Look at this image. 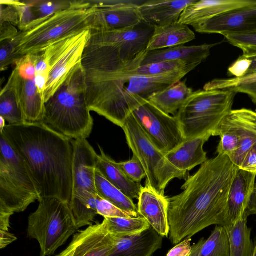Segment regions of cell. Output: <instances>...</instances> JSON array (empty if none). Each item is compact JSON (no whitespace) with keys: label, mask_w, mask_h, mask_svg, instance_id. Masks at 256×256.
<instances>
[{"label":"cell","mask_w":256,"mask_h":256,"mask_svg":"<svg viewBox=\"0 0 256 256\" xmlns=\"http://www.w3.org/2000/svg\"><path fill=\"white\" fill-rule=\"evenodd\" d=\"M5 120L0 116V132H2L4 127L6 126Z\"/></svg>","instance_id":"55"},{"label":"cell","mask_w":256,"mask_h":256,"mask_svg":"<svg viewBox=\"0 0 256 256\" xmlns=\"http://www.w3.org/2000/svg\"><path fill=\"white\" fill-rule=\"evenodd\" d=\"M236 94L228 89L193 92L175 116L184 140L217 136L219 124L232 110Z\"/></svg>","instance_id":"5"},{"label":"cell","mask_w":256,"mask_h":256,"mask_svg":"<svg viewBox=\"0 0 256 256\" xmlns=\"http://www.w3.org/2000/svg\"><path fill=\"white\" fill-rule=\"evenodd\" d=\"M138 200L139 215L160 236L168 237L170 232L168 198L146 183Z\"/></svg>","instance_id":"16"},{"label":"cell","mask_w":256,"mask_h":256,"mask_svg":"<svg viewBox=\"0 0 256 256\" xmlns=\"http://www.w3.org/2000/svg\"><path fill=\"white\" fill-rule=\"evenodd\" d=\"M142 62L124 63L89 39L81 64L90 110L122 128L127 117L152 95L180 81L198 66L147 76L136 72Z\"/></svg>","instance_id":"1"},{"label":"cell","mask_w":256,"mask_h":256,"mask_svg":"<svg viewBox=\"0 0 256 256\" xmlns=\"http://www.w3.org/2000/svg\"><path fill=\"white\" fill-rule=\"evenodd\" d=\"M12 74L25 122H42L45 114V102L38 91L34 80L22 78L16 68Z\"/></svg>","instance_id":"21"},{"label":"cell","mask_w":256,"mask_h":256,"mask_svg":"<svg viewBox=\"0 0 256 256\" xmlns=\"http://www.w3.org/2000/svg\"><path fill=\"white\" fill-rule=\"evenodd\" d=\"M18 33L16 28L11 23H2L0 28V42L12 39L17 36Z\"/></svg>","instance_id":"46"},{"label":"cell","mask_w":256,"mask_h":256,"mask_svg":"<svg viewBox=\"0 0 256 256\" xmlns=\"http://www.w3.org/2000/svg\"><path fill=\"white\" fill-rule=\"evenodd\" d=\"M253 256H256V245H254V253Z\"/></svg>","instance_id":"56"},{"label":"cell","mask_w":256,"mask_h":256,"mask_svg":"<svg viewBox=\"0 0 256 256\" xmlns=\"http://www.w3.org/2000/svg\"><path fill=\"white\" fill-rule=\"evenodd\" d=\"M244 57H246V56H244ZM246 58H250L252 60L251 66L248 70V74L246 75L256 74V55L250 56H247Z\"/></svg>","instance_id":"54"},{"label":"cell","mask_w":256,"mask_h":256,"mask_svg":"<svg viewBox=\"0 0 256 256\" xmlns=\"http://www.w3.org/2000/svg\"><path fill=\"white\" fill-rule=\"evenodd\" d=\"M21 36V32L14 38L0 42V70L1 72L8 69L22 56L17 54V46Z\"/></svg>","instance_id":"36"},{"label":"cell","mask_w":256,"mask_h":256,"mask_svg":"<svg viewBox=\"0 0 256 256\" xmlns=\"http://www.w3.org/2000/svg\"><path fill=\"white\" fill-rule=\"evenodd\" d=\"M98 8L90 30L95 32L130 30L142 22L138 6L144 0H94Z\"/></svg>","instance_id":"14"},{"label":"cell","mask_w":256,"mask_h":256,"mask_svg":"<svg viewBox=\"0 0 256 256\" xmlns=\"http://www.w3.org/2000/svg\"><path fill=\"white\" fill-rule=\"evenodd\" d=\"M251 64L250 58L242 55L228 68V74L233 78L244 77L247 74Z\"/></svg>","instance_id":"42"},{"label":"cell","mask_w":256,"mask_h":256,"mask_svg":"<svg viewBox=\"0 0 256 256\" xmlns=\"http://www.w3.org/2000/svg\"><path fill=\"white\" fill-rule=\"evenodd\" d=\"M16 68L20 76L25 80L34 79L36 70L32 54L24 55L16 62Z\"/></svg>","instance_id":"40"},{"label":"cell","mask_w":256,"mask_h":256,"mask_svg":"<svg viewBox=\"0 0 256 256\" xmlns=\"http://www.w3.org/2000/svg\"><path fill=\"white\" fill-rule=\"evenodd\" d=\"M95 182L98 194L131 217L139 216L138 206L132 200L108 181L96 168Z\"/></svg>","instance_id":"28"},{"label":"cell","mask_w":256,"mask_h":256,"mask_svg":"<svg viewBox=\"0 0 256 256\" xmlns=\"http://www.w3.org/2000/svg\"><path fill=\"white\" fill-rule=\"evenodd\" d=\"M0 133L24 160L39 200L56 198L70 204L72 192V140L42 122L6 125Z\"/></svg>","instance_id":"3"},{"label":"cell","mask_w":256,"mask_h":256,"mask_svg":"<svg viewBox=\"0 0 256 256\" xmlns=\"http://www.w3.org/2000/svg\"></svg>","instance_id":"58"},{"label":"cell","mask_w":256,"mask_h":256,"mask_svg":"<svg viewBox=\"0 0 256 256\" xmlns=\"http://www.w3.org/2000/svg\"><path fill=\"white\" fill-rule=\"evenodd\" d=\"M116 237V243L108 256H152L162 246L163 237L151 226L134 236Z\"/></svg>","instance_id":"20"},{"label":"cell","mask_w":256,"mask_h":256,"mask_svg":"<svg viewBox=\"0 0 256 256\" xmlns=\"http://www.w3.org/2000/svg\"><path fill=\"white\" fill-rule=\"evenodd\" d=\"M0 4L12 6L16 8L18 16V28L20 32L27 30L30 26L35 20L32 6L30 0H0Z\"/></svg>","instance_id":"37"},{"label":"cell","mask_w":256,"mask_h":256,"mask_svg":"<svg viewBox=\"0 0 256 256\" xmlns=\"http://www.w3.org/2000/svg\"><path fill=\"white\" fill-rule=\"evenodd\" d=\"M109 232L116 236H132L148 229L150 226L142 216L104 218Z\"/></svg>","instance_id":"31"},{"label":"cell","mask_w":256,"mask_h":256,"mask_svg":"<svg viewBox=\"0 0 256 256\" xmlns=\"http://www.w3.org/2000/svg\"><path fill=\"white\" fill-rule=\"evenodd\" d=\"M205 240L204 238H201L198 242L192 246L191 254L189 256H198L201 248Z\"/></svg>","instance_id":"53"},{"label":"cell","mask_w":256,"mask_h":256,"mask_svg":"<svg viewBox=\"0 0 256 256\" xmlns=\"http://www.w3.org/2000/svg\"><path fill=\"white\" fill-rule=\"evenodd\" d=\"M85 94L84 75L80 64L45 103L42 122L71 140L86 139L92 132L94 120Z\"/></svg>","instance_id":"4"},{"label":"cell","mask_w":256,"mask_h":256,"mask_svg":"<svg viewBox=\"0 0 256 256\" xmlns=\"http://www.w3.org/2000/svg\"><path fill=\"white\" fill-rule=\"evenodd\" d=\"M118 164L126 174L136 182L140 183L146 176L142 164L135 156L133 155L132 158L128 160L118 162Z\"/></svg>","instance_id":"39"},{"label":"cell","mask_w":256,"mask_h":256,"mask_svg":"<svg viewBox=\"0 0 256 256\" xmlns=\"http://www.w3.org/2000/svg\"><path fill=\"white\" fill-rule=\"evenodd\" d=\"M195 34L188 26L179 22L154 27L148 46V52L182 46L194 40Z\"/></svg>","instance_id":"26"},{"label":"cell","mask_w":256,"mask_h":256,"mask_svg":"<svg viewBox=\"0 0 256 256\" xmlns=\"http://www.w3.org/2000/svg\"><path fill=\"white\" fill-rule=\"evenodd\" d=\"M236 93L247 94L253 103L256 104V83L239 86L231 89Z\"/></svg>","instance_id":"47"},{"label":"cell","mask_w":256,"mask_h":256,"mask_svg":"<svg viewBox=\"0 0 256 256\" xmlns=\"http://www.w3.org/2000/svg\"><path fill=\"white\" fill-rule=\"evenodd\" d=\"M230 245L224 226H216L204 242L198 256H230Z\"/></svg>","instance_id":"33"},{"label":"cell","mask_w":256,"mask_h":256,"mask_svg":"<svg viewBox=\"0 0 256 256\" xmlns=\"http://www.w3.org/2000/svg\"><path fill=\"white\" fill-rule=\"evenodd\" d=\"M80 238V232H78L74 235L72 241L66 248L56 256H74L75 250L79 242Z\"/></svg>","instance_id":"49"},{"label":"cell","mask_w":256,"mask_h":256,"mask_svg":"<svg viewBox=\"0 0 256 256\" xmlns=\"http://www.w3.org/2000/svg\"><path fill=\"white\" fill-rule=\"evenodd\" d=\"M72 192L70 204L78 228L92 226L98 212L95 170L98 154L86 138L72 140Z\"/></svg>","instance_id":"9"},{"label":"cell","mask_w":256,"mask_h":256,"mask_svg":"<svg viewBox=\"0 0 256 256\" xmlns=\"http://www.w3.org/2000/svg\"><path fill=\"white\" fill-rule=\"evenodd\" d=\"M217 136L220 138L218 154L228 156L240 168L256 145V112L245 108L232 110L220 124Z\"/></svg>","instance_id":"12"},{"label":"cell","mask_w":256,"mask_h":256,"mask_svg":"<svg viewBox=\"0 0 256 256\" xmlns=\"http://www.w3.org/2000/svg\"><path fill=\"white\" fill-rule=\"evenodd\" d=\"M12 214L0 213V230L9 231L10 219Z\"/></svg>","instance_id":"52"},{"label":"cell","mask_w":256,"mask_h":256,"mask_svg":"<svg viewBox=\"0 0 256 256\" xmlns=\"http://www.w3.org/2000/svg\"><path fill=\"white\" fill-rule=\"evenodd\" d=\"M190 64L180 60H168L140 66L136 70L138 74L154 76L182 70Z\"/></svg>","instance_id":"34"},{"label":"cell","mask_w":256,"mask_h":256,"mask_svg":"<svg viewBox=\"0 0 256 256\" xmlns=\"http://www.w3.org/2000/svg\"><path fill=\"white\" fill-rule=\"evenodd\" d=\"M218 43L204 44L199 46H178L162 50L148 52L142 65H146L162 61L180 60L188 64H200L210 55V50Z\"/></svg>","instance_id":"24"},{"label":"cell","mask_w":256,"mask_h":256,"mask_svg":"<svg viewBox=\"0 0 256 256\" xmlns=\"http://www.w3.org/2000/svg\"><path fill=\"white\" fill-rule=\"evenodd\" d=\"M86 2L87 0H30L32 6L35 20L30 26L28 30L40 24L58 12L83 5Z\"/></svg>","instance_id":"32"},{"label":"cell","mask_w":256,"mask_h":256,"mask_svg":"<svg viewBox=\"0 0 256 256\" xmlns=\"http://www.w3.org/2000/svg\"><path fill=\"white\" fill-rule=\"evenodd\" d=\"M16 236L9 231L0 230V248H5L8 244L16 240Z\"/></svg>","instance_id":"51"},{"label":"cell","mask_w":256,"mask_h":256,"mask_svg":"<svg viewBox=\"0 0 256 256\" xmlns=\"http://www.w3.org/2000/svg\"><path fill=\"white\" fill-rule=\"evenodd\" d=\"M210 136L206 135L184 140L176 148L164 154L165 156L173 166L186 174L188 172L208 160L204 145Z\"/></svg>","instance_id":"22"},{"label":"cell","mask_w":256,"mask_h":256,"mask_svg":"<svg viewBox=\"0 0 256 256\" xmlns=\"http://www.w3.org/2000/svg\"><path fill=\"white\" fill-rule=\"evenodd\" d=\"M256 83V73L240 78H216L208 82L204 86V90L231 89L244 84Z\"/></svg>","instance_id":"38"},{"label":"cell","mask_w":256,"mask_h":256,"mask_svg":"<svg viewBox=\"0 0 256 256\" xmlns=\"http://www.w3.org/2000/svg\"><path fill=\"white\" fill-rule=\"evenodd\" d=\"M98 8L94 0L58 12L34 28L21 32L17 46L20 56L42 52L51 44L84 30H90L92 18Z\"/></svg>","instance_id":"6"},{"label":"cell","mask_w":256,"mask_h":256,"mask_svg":"<svg viewBox=\"0 0 256 256\" xmlns=\"http://www.w3.org/2000/svg\"><path fill=\"white\" fill-rule=\"evenodd\" d=\"M192 92V90L187 86L186 80H180L154 94L148 101L167 114H176Z\"/></svg>","instance_id":"27"},{"label":"cell","mask_w":256,"mask_h":256,"mask_svg":"<svg viewBox=\"0 0 256 256\" xmlns=\"http://www.w3.org/2000/svg\"><path fill=\"white\" fill-rule=\"evenodd\" d=\"M38 200L24 160L0 133V213L22 212Z\"/></svg>","instance_id":"7"},{"label":"cell","mask_w":256,"mask_h":256,"mask_svg":"<svg viewBox=\"0 0 256 256\" xmlns=\"http://www.w3.org/2000/svg\"><path fill=\"white\" fill-rule=\"evenodd\" d=\"M155 146L164 154L184 140L176 117L147 101L132 112Z\"/></svg>","instance_id":"13"},{"label":"cell","mask_w":256,"mask_h":256,"mask_svg":"<svg viewBox=\"0 0 256 256\" xmlns=\"http://www.w3.org/2000/svg\"><path fill=\"white\" fill-rule=\"evenodd\" d=\"M256 173L238 168L231 184L228 199V210L231 222L242 220L256 183Z\"/></svg>","instance_id":"23"},{"label":"cell","mask_w":256,"mask_h":256,"mask_svg":"<svg viewBox=\"0 0 256 256\" xmlns=\"http://www.w3.org/2000/svg\"><path fill=\"white\" fill-rule=\"evenodd\" d=\"M245 214L242 220L224 226L229 239L230 256H253L254 244L250 238L252 228L247 225Z\"/></svg>","instance_id":"29"},{"label":"cell","mask_w":256,"mask_h":256,"mask_svg":"<svg viewBox=\"0 0 256 256\" xmlns=\"http://www.w3.org/2000/svg\"><path fill=\"white\" fill-rule=\"evenodd\" d=\"M256 2V0H196L185 8L178 22L192 26Z\"/></svg>","instance_id":"18"},{"label":"cell","mask_w":256,"mask_h":256,"mask_svg":"<svg viewBox=\"0 0 256 256\" xmlns=\"http://www.w3.org/2000/svg\"><path fill=\"white\" fill-rule=\"evenodd\" d=\"M0 116L7 121L8 124H18L25 122L12 74L5 86L0 91Z\"/></svg>","instance_id":"30"},{"label":"cell","mask_w":256,"mask_h":256,"mask_svg":"<svg viewBox=\"0 0 256 256\" xmlns=\"http://www.w3.org/2000/svg\"><path fill=\"white\" fill-rule=\"evenodd\" d=\"M90 36V30H84L51 44L40 52L49 68L44 96L45 103L56 92L72 70L81 64Z\"/></svg>","instance_id":"11"},{"label":"cell","mask_w":256,"mask_h":256,"mask_svg":"<svg viewBox=\"0 0 256 256\" xmlns=\"http://www.w3.org/2000/svg\"><path fill=\"white\" fill-rule=\"evenodd\" d=\"M196 0H148L138 6L142 22L154 27L178 22L186 7Z\"/></svg>","instance_id":"17"},{"label":"cell","mask_w":256,"mask_h":256,"mask_svg":"<svg viewBox=\"0 0 256 256\" xmlns=\"http://www.w3.org/2000/svg\"><path fill=\"white\" fill-rule=\"evenodd\" d=\"M79 232L80 238L74 256H108L116 242L104 220Z\"/></svg>","instance_id":"19"},{"label":"cell","mask_w":256,"mask_h":256,"mask_svg":"<svg viewBox=\"0 0 256 256\" xmlns=\"http://www.w3.org/2000/svg\"><path fill=\"white\" fill-rule=\"evenodd\" d=\"M238 167L218 154L188 176L180 194L168 198L169 238L173 244L212 226L232 224L228 210L230 189Z\"/></svg>","instance_id":"2"},{"label":"cell","mask_w":256,"mask_h":256,"mask_svg":"<svg viewBox=\"0 0 256 256\" xmlns=\"http://www.w3.org/2000/svg\"><path fill=\"white\" fill-rule=\"evenodd\" d=\"M190 242V238L181 241L168 251L166 256H189L192 250Z\"/></svg>","instance_id":"44"},{"label":"cell","mask_w":256,"mask_h":256,"mask_svg":"<svg viewBox=\"0 0 256 256\" xmlns=\"http://www.w3.org/2000/svg\"><path fill=\"white\" fill-rule=\"evenodd\" d=\"M244 214L247 216L256 214V183L250 197Z\"/></svg>","instance_id":"50"},{"label":"cell","mask_w":256,"mask_h":256,"mask_svg":"<svg viewBox=\"0 0 256 256\" xmlns=\"http://www.w3.org/2000/svg\"><path fill=\"white\" fill-rule=\"evenodd\" d=\"M28 218V236L36 240L40 256H50L78 229L70 204L56 198L39 200Z\"/></svg>","instance_id":"8"},{"label":"cell","mask_w":256,"mask_h":256,"mask_svg":"<svg viewBox=\"0 0 256 256\" xmlns=\"http://www.w3.org/2000/svg\"><path fill=\"white\" fill-rule=\"evenodd\" d=\"M96 202L98 214L104 218L131 217L98 194L96 196Z\"/></svg>","instance_id":"41"},{"label":"cell","mask_w":256,"mask_h":256,"mask_svg":"<svg viewBox=\"0 0 256 256\" xmlns=\"http://www.w3.org/2000/svg\"><path fill=\"white\" fill-rule=\"evenodd\" d=\"M239 168L248 172L256 173V145L246 154Z\"/></svg>","instance_id":"45"},{"label":"cell","mask_w":256,"mask_h":256,"mask_svg":"<svg viewBox=\"0 0 256 256\" xmlns=\"http://www.w3.org/2000/svg\"><path fill=\"white\" fill-rule=\"evenodd\" d=\"M0 24L5 22H10L14 26H18L19 24L18 16L16 8L10 5L0 4Z\"/></svg>","instance_id":"43"},{"label":"cell","mask_w":256,"mask_h":256,"mask_svg":"<svg viewBox=\"0 0 256 256\" xmlns=\"http://www.w3.org/2000/svg\"><path fill=\"white\" fill-rule=\"evenodd\" d=\"M192 26L202 34H250L256 32V2L210 19Z\"/></svg>","instance_id":"15"},{"label":"cell","mask_w":256,"mask_h":256,"mask_svg":"<svg viewBox=\"0 0 256 256\" xmlns=\"http://www.w3.org/2000/svg\"><path fill=\"white\" fill-rule=\"evenodd\" d=\"M100 154H98L96 168L114 186L132 200L138 199L142 189L140 183L130 180L122 170L118 164L106 155L98 146Z\"/></svg>","instance_id":"25"},{"label":"cell","mask_w":256,"mask_h":256,"mask_svg":"<svg viewBox=\"0 0 256 256\" xmlns=\"http://www.w3.org/2000/svg\"><path fill=\"white\" fill-rule=\"evenodd\" d=\"M127 144L142 164L146 174V182L156 190L164 194L173 179H182L186 174L173 166L144 132L131 113L122 128Z\"/></svg>","instance_id":"10"},{"label":"cell","mask_w":256,"mask_h":256,"mask_svg":"<svg viewBox=\"0 0 256 256\" xmlns=\"http://www.w3.org/2000/svg\"><path fill=\"white\" fill-rule=\"evenodd\" d=\"M254 245L256 246V237H255V239H254Z\"/></svg>","instance_id":"57"},{"label":"cell","mask_w":256,"mask_h":256,"mask_svg":"<svg viewBox=\"0 0 256 256\" xmlns=\"http://www.w3.org/2000/svg\"><path fill=\"white\" fill-rule=\"evenodd\" d=\"M223 36L230 44L240 48L243 52V56L256 55V32L229 34Z\"/></svg>","instance_id":"35"},{"label":"cell","mask_w":256,"mask_h":256,"mask_svg":"<svg viewBox=\"0 0 256 256\" xmlns=\"http://www.w3.org/2000/svg\"><path fill=\"white\" fill-rule=\"evenodd\" d=\"M48 72H37L36 74V76L34 79L38 91L43 100L44 91L48 80Z\"/></svg>","instance_id":"48"}]
</instances>
